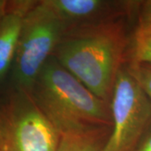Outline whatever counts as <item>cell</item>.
I'll return each instance as SVG.
<instances>
[{
    "mask_svg": "<svg viewBox=\"0 0 151 151\" xmlns=\"http://www.w3.org/2000/svg\"><path fill=\"white\" fill-rule=\"evenodd\" d=\"M134 151H151V124Z\"/></svg>",
    "mask_w": 151,
    "mask_h": 151,
    "instance_id": "7c38bea8",
    "label": "cell"
},
{
    "mask_svg": "<svg viewBox=\"0 0 151 151\" xmlns=\"http://www.w3.org/2000/svg\"><path fill=\"white\" fill-rule=\"evenodd\" d=\"M66 27L70 29L115 20L126 14L135 2L104 0H45Z\"/></svg>",
    "mask_w": 151,
    "mask_h": 151,
    "instance_id": "8992f818",
    "label": "cell"
},
{
    "mask_svg": "<svg viewBox=\"0 0 151 151\" xmlns=\"http://www.w3.org/2000/svg\"><path fill=\"white\" fill-rule=\"evenodd\" d=\"M2 151H8V149H7V147H6L5 144H4V146H3Z\"/></svg>",
    "mask_w": 151,
    "mask_h": 151,
    "instance_id": "5bb4252c",
    "label": "cell"
},
{
    "mask_svg": "<svg viewBox=\"0 0 151 151\" xmlns=\"http://www.w3.org/2000/svg\"><path fill=\"white\" fill-rule=\"evenodd\" d=\"M67 31L63 22L44 1H37L24 17L12 65L18 91L30 93L45 63Z\"/></svg>",
    "mask_w": 151,
    "mask_h": 151,
    "instance_id": "3957f363",
    "label": "cell"
},
{
    "mask_svg": "<svg viewBox=\"0 0 151 151\" xmlns=\"http://www.w3.org/2000/svg\"><path fill=\"white\" fill-rule=\"evenodd\" d=\"M112 128L101 151H134L151 124V101L123 65L111 97Z\"/></svg>",
    "mask_w": 151,
    "mask_h": 151,
    "instance_id": "277c9868",
    "label": "cell"
},
{
    "mask_svg": "<svg viewBox=\"0 0 151 151\" xmlns=\"http://www.w3.org/2000/svg\"><path fill=\"white\" fill-rule=\"evenodd\" d=\"M4 146V130H3V124H2V117L0 112V151H2Z\"/></svg>",
    "mask_w": 151,
    "mask_h": 151,
    "instance_id": "4fadbf2b",
    "label": "cell"
},
{
    "mask_svg": "<svg viewBox=\"0 0 151 151\" xmlns=\"http://www.w3.org/2000/svg\"><path fill=\"white\" fill-rule=\"evenodd\" d=\"M111 128H103L60 136L57 151H101Z\"/></svg>",
    "mask_w": 151,
    "mask_h": 151,
    "instance_id": "ba28073f",
    "label": "cell"
},
{
    "mask_svg": "<svg viewBox=\"0 0 151 151\" xmlns=\"http://www.w3.org/2000/svg\"><path fill=\"white\" fill-rule=\"evenodd\" d=\"M137 32L151 31V0L141 2Z\"/></svg>",
    "mask_w": 151,
    "mask_h": 151,
    "instance_id": "8fae6325",
    "label": "cell"
},
{
    "mask_svg": "<svg viewBox=\"0 0 151 151\" xmlns=\"http://www.w3.org/2000/svg\"><path fill=\"white\" fill-rule=\"evenodd\" d=\"M127 43L123 22L115 19L70 29L52 56L94 95L110 103Z\"/></svg>",
    "mask_w": 151,
    "mask_h": 151,
    "instance_id": "6da1fadb",
    "label": "cell"
},
{
    "mask_svg": "<svg viewBox=\"0 0 151 151\" xmlns=\"http://www.w3.org/2000/svg\"><path fill=\"white\" fill-rule=\"evenodd\" d=\"M37 1L9 2L8 12L0 19V81L12 69L24 17Z\"/></svg>",
    "mask_w": 151,
    "mask_h": 151,
    "instance_id": "52a82bcc",
    "label": "cell"
},
{
    "mask_svg": "<svg viewBox=\"0 0 151 151\" xmlns=\"http://www.w3.org/2000/svg\"><path fill=\"white\" fill-rule=\"evenodd\" d=\"M8 151H57L60 134L30 93L16 90L0 111Z\"/></svg>",
    "mask_w": 151,
    "mask_h": 151,
    "instance_id": "5b68a950",
    "label": "cell"
},
{
    "mask_svg": "<svg viewBox=\"0 0 151 151\" xmlns=\"http://www.w3.org/2000/svg\"><path fill=\"white\" fill-rule=\"evenodd\" d=\"M129 70L151 101V64L130 62Z\"/></svg>",
    "mask_w": 151,
    "mask_h": 151,
    "instance_id": "30bf717a",
    "label": "cell"
},
{
    "mask_svg": "<svg viewBox=\"0 0 151 151\" xmlns=\"http://www.w3.org/2000/svg\"><path fill=\"white\" fill-rule=\"evenodd\" d=\"M131 62L151 64V31H135Z\"/></svg>",
    "mask_w": 151,
    "mask_h": 151,
    "instance_id": "9c48e42d",
    "label": "cell"
},
{
    "mask_svg": "<svg viewBox=\"0 0 151 151\" xmlns=\"http://www.w3.org/2000/svg\"><path fill=\"white\" fill-rule=\"evenodd\" d=\"M60 136L112 128L110 103L94 95L51 56L30 92Z\"/></svg>",
    "mask_w": 151,
    "mask_h": 151,
    "instance_id": "7a4b0ae2",
    "label": "cell"
}]
</instances>
